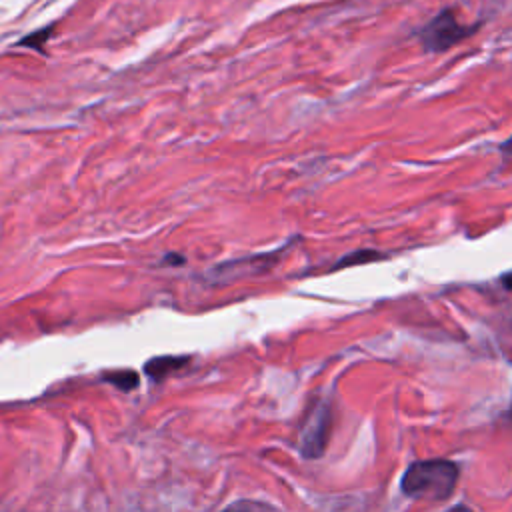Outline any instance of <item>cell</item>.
Here are the masks:
<instances>
[{
  "instance_id": "3957f363",
  "label": "cell",
  "mask_w": 512,
  "mask_h": 512,
  "mask_svg": "<svg viewBox=\"0 0 512 512\" xmlns=\"http://www.w3.org/2000/svg\"><path fill=\"white\" fill-rule=\"evenodd\" d=\"M330 422V408L326 404H318L310 414L300 438V450L306 458L322 456L330 434Z\"/></svg>"
},
{
  "instance_id": "52a82bcc",
  "label": "cell",
  "mask_w": 512,
  "mask_h": 512,
  "mask_svg": "<svg viewBox=\"0 0 512 512\" xmlns=\"http://www.w3.org/2000/svg\"><path fill=\"white\" fill-rule=\"evenodd\" d=\"M500 150L504 152V154H508V156H512V136L506 140V142H502V146H500Z\"/></svg>"
},
{
  "instance_id": "7a4b0ae2",
  "label": "cell",
  "mask_w": 512,
  "mask_h": 512,
  "mask_svg": "<svg viewBox=\"0 0 512 512\" xmlns=\"http://www.w3.org/2000/svg\"><path fill=\"white\" fill-rule=\"evenodd\" d=\"M476 30V26L466 28L458 24L456 16L452 10H442L436 18H432L422 30H420V40L426 50L430 52H442L460 42L462 38L470 36Z\"/></svg>"
},
{
  "instance_id": "5b68a950",
  "label": "cell",
  "mask_w": 512,
  "mask_h": 512,
  "mask_svg": "<svg viewBox=\"0 0 512 512\" xmlns=\"http://www.w3.org/2000/svg\"><path fill=\"white\" fill-rule=\"evenodd\" d=\"M104 380L120 390H134L138 386V374L134 370H114L104 374Z\"/></svg>"
},
{
  "instance_id": "8992f818",
  "label": "cell",
  "mask_w": 512,
  "mask_h": 512,
  "mask_svg": "<svg viewBox=\"0 0 512 512\" xmlns=\"http://www.w3.org/2000/svg\"><path fill=\"white\" fill-rule=\"evenodd\" d=\"M50 34H52V26H46V28H42V30H36V32H32V34L24 36L18 44H20V46L34 48V50H42V48H44V44L48 42Z\"/></svg>"
},
{
  "instance_id": "277c9868",
  "label": "cell",
  "mask_w": 512,
  "mask_h": 512,
  "mask_svg": "<svg viewBox=\"0 0 512 512\" xmlns=\"http://www.w3.org/2000/svg\"><path fill=\"white\" fill-rule=\"evenodd\" d=\"M188 362H190L188 356H156V358H152V360H148V362L144 364V372H146L152 380L160 382V380L166 378L168 374H174V372H178L180 368H184Z\"/></svg>"
},
{
  "instance_id": "6da1fadb",
  "label": "cell",
  "mask_w": 512,
  "mask_h": 512,
  "mask_svg": "<svg viewBox=\"0 0 512 512\" xmlns=\"http://www.w3.org/2000/svg\"><path fill=\"white\" fill-rule=\"evenodd\" d=\"M458 466L452 460H420L406 468L400 488L406 496L424 500H446L458 482Z\"/></svg>"
},
{
  "instance_id": "ba28073f",
  "label": "cell",
  "mask_w": 512,
  "mask_h": 512,
  "mask_svg": "<svg viewBox=\"0 0 512 512\" xmlns=\"http://www.w3.org/2000/svg\"><path fill=\"white\" fill-rule=\"evenodd\" d=\"M502 284H504V288L512 290V270H510V272H506V274L502 276Z\"/></svg>"
}]
</instances>
